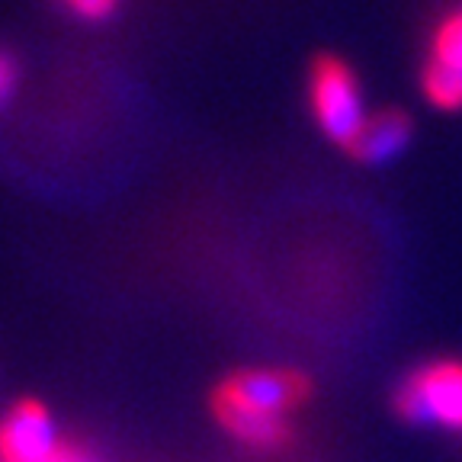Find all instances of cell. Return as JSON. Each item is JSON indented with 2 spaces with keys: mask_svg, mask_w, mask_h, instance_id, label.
<instances>
[{
  "mask_svg": "<svg viewBox=\"0 0 462 462\" xmlns=\"http://www.w3.org/2000/svg\"><path fill=\"white\" fill-rule=\"evenodd\" d=\"M311 398V379L299 369H238L212 389L209 408L231 440L257 453L292 443L289 418Z\"/></svg>",
  "mask_w": 462,
  "mask_h": 462,
  "instance_id": "6da1fadb",
  "label": "cell"
},
{
  "mask_svg": "<svg viewBox=\"0 0 462 462\" xmlns=\"http://www.w3.org/2000/svg\"><path fill=\"white\" fill-rule=\"evenodd\" d=\"M309 109L318 129L340 148L354 138V132L366 119L360 78L340 55L328 51L309 65Z\"/></svg>",
  "mask_w": 462,
  "mask_h": 462,
  "instance_id": "7a4b0ae2",
  "label": "cell"
},
{
  "mask_svg": "<svg viewBox=\"0 0 462 462\" xmlns=\"http://www.w3.org/2000/svg\"><path fill=\"white\" fill-rule=\"evenodd\" d=\"M395 411L462 433V360H433L414 369L395 392Z\"/></svg>",
  "mask_w": 462,
  "mask_h": 462,
  "instance_id": "3957f363",
  "label": "cell"
},
{
  "mask_svg": "<svg viewBox=\"0 0 462 462\" xmlns=\"http://www.w3.org/2000/svg\"><path fill=\"white\" fill-rule=\"evenodd\" d=\"M61 447L51 414L36 398H23L0 420V462H49Z\"/></svg>",
  "mask_w": 462,
  "mask_h": 462,
  "instance_id": "277c9868",
  "label": "cell"
},
{
  "mask_svg": "<svg viewBox=\"0 0 462 462\" xmlns=\"http://www.w3.org/2000/svg\"><path fill=\"white\" fill-rule=\"evenodd\" d=\"M408 142H411L408 113L398 106H385L375 109V113H366V119L354 132V138L344 144V152L354 161H363V164H383V161L395 158Z\"/></svg>",
  "mask_w": 462,
  "mask_h": 462,
  "instance_id": "5b68a950",
  "label": "cell"
},
{
  "mask_svg": "<svg viewBox=\"0 0 462 462\" xmlns=\"http://www.w3.org/2000/svg\"><path fill=\"white\" fill-rule=\"evenodd\" d=\"M424 61L462 74V0L453 4V7H447L433 20L430 36H427Z\"/></svg>",
  "mask_w": 462,
  "mask_h": 462,
  "instance_id": "8992f818",
  "label": "cell"
},
{
  "mask_svg": "<svg viewBox=\"0 0 462 462\" xmlns=\"http://www.w3.org/2000/svg\"><path fill=\"white\" fill-rule=\"evenodd\" d=\"M420 94H424V100L430 103L433 109H440V113H459L462 74L424 61V68H420Z\"/></svg>",
  "mask_w": 462,
  "mask_h": 462,
  "instance_id": "52a82bcc",
  "label": "cell"
},
{
  "mask_svg": "<svg viewBox=\"0 0 462 462\" xmlns=\"http://www.w3.org/2000/svg\"><path fill=\"white\" fill-rule=\"evenodd\" d=\"M123 0H61V7L68 14H74L78 20H87V23H103L119 10Z\"/></svg>",
  "mask_w": 462,
  "mask_h": 462,
  "instance_id": "ba28073f",
  "label": "cell"
},
{
  "mask_svg": "<svg viewBox=\"0 0 462 462\" xmlns=\"http://www.w3.org/2000/svg\"><path fill=\"white\" fill-rule=\"evenodd\" d=\"M16 87H20V61L14 51L0 49V109L14 100Z\"/></svg>",
  "mask_w": 462,
  "mask_h": 462,
  "instance_id": "9c48e42d",
  "label": "cell"
},
{
  "mask_svg": "<svg viewBox=\"0 0 462 462\" xmlns=\"http://www.w3.org/2000/svg\"><path fill=\"white\" fill-rule=\"evenodd\" d=\"M49 462H90L87 459L80 449H74V447H68V443H61V447L55 449V456H51Z\"/></svg>",
  "mask_w": 462,
  "mask_h": 462,
  "instance_id": "30bf717a",
  "label": "cell"
}]
</instances>
